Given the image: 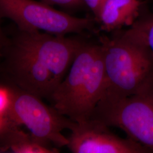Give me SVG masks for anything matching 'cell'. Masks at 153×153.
<instances>
[{"label":"cell","instance_id":"cell-1","mask_svg":"<svg viewBox=\"0 0 153 153\" xmlns=\"http://www.w3.org/2000/svg\"><path fill=\"white\" fill-rule=\"evenodd\" d=\"M0 58L8 84L41 99H51L85 43L81 39L13 28Z\"/></svg>","mask_w":153,"mask_h":153},{"label":"cell","instance_id":"cell-4","mask_svg":"<svg viewBox=\"0 0 153 153\" xmlns=\"http://www.w3.org/2000/svg\"><path fill=\"white\" fill-rule=\"evenodd\" d=\"M90 119L120 129L153 153V80L129 97L100 100Z\"/></svg>","mask_w":153,"mask_h":153},{"label":"cell","instance_id":"cell-7","mask_svg":"<svg viewBox=\"0 0 153 153\" xmlns=\"http://www.w3.org/2000/svg\"><path fill=\"white\" fill-rule=\"evenodd\" d=\"M66 146L73 153H150L130 138H123L100 121L90 119L76 123Z\"/></svg>","mask_w":153,"mask_h":153},{"label":"cell","instance_id":"cell-11","mask_svg":"<svg viewBox=\"0 0 153 153\" xmlns=\"http://www.w3.org/2000/svg\"><path fill=\"white\" fill-rule=\"evenodd\" d=\"M11 94L7 86H0V115L4 116L9 107Z\"/></svg>","mask_w":153,"mask_h":153},{"label":"cell","instance_id":"cell-12","mask_svg":"<svg viewBox=\"0 0 153 153\" xmlns=\"http://www.w3.org/2000/svg\"><path fill=\"white\" fill-rule=\"evenodd\" d=\"M83 1L85 5L88 6V7L93 12L96 19L98 16L99 12L104 0H83Z\"/></svg>","mask_w":153,"mask_h":153},{"label":"cell","instance_id":"cell-13","mask_svg":"<svg viewBox=\"0 0 153 153\" xmlns=\"http://www.w3.org/2000/svg\"><path fill=\"white\" fill-rule=\"evenodd\" d=\"M9 40L8 35L4 31L0 25V57L2 55L4 50Z\"/></svg>","mask_w":153,"mask_h":153},{"label":"cell","instance_id":"cell-3","mask_svg":"<svg viewBox=\"0 0 153 153\" xmlns=\"http://www.w3.org/2000/svg\"><path fill=\"white\" fill-rule=\"evenodd\" d=\"M115 33L111 38H100L106 78V88L101 99L104 100L133 95L153 80V55L150 50L120 30Z\"/></svg>","mask_w":153,"mask_h":153},{"label":"cell","instance_id":"cell-14","mask_svg":"<svg viewBox=\"0 0 153 153\" xmlns=\"http://www.w3.org/2000/svg\"><path fill=\"white\" fill-rule=\"evenodd\" d=\"M5 120L6 118L5 117L0 115V131L1 130V129L2 128L3 126L4 125Z\"/></svg>","mask_w":153,"mask_h":153},{"label":"cell","instance_id":"cell-2","mask_svg":"<svg viewBox=\"0 0 153 153\" xmlns=\"http://www.w3.org/2000/svg\"><path fill=\"white\" fill-rule=\"evenodd\" d=\"M105 88L101 44L85 42L50 99L61 114L79 123L91 118Z\"/></svg>","mask_w":153,"mask_h":153},{"label":"cell","instance_id":"cell-9","mask_svg":"<svg viewBox=\"0 0 153 153\" xmlns=\"http://www.w3.org/2000/svg\"><path fill=\"white\" fill-rule=\"evenodd\" d=\"M120 31L126 37L145 45L153 55V16L138 19L128 30Z\"/></svg>","mask_w":153,"mask_h":153},{"label":"cell","instance_id":"cell-5","mask_svg":"<svg viewBox=\"0 0 153 153\" xmlns=\"http://www.w3.org/2000/svg\"><path fill=\"white\" fill-rule=\"evenodd\" d=\"M11 94L9 107L4 117L18 125L26 126L39 141L57 148L66 146L68 138L62 131L71 130L76 122L49 107L42 99L15 86L8 84Z\"/></svg>","mask_w":153,"mask_h":153},{"label":"cell","instance_id":"cell-10","mask_svg":"<svg viewBox=\"0 0 153 153\" xmlns=\"http://www.w3.org/2000/svg\"><path fill=\"white\" fill-rule=\"evenodd\" d=\"M49 5L60 6L66 10L76 9L85 5L83 0H42Z\"/></svg>","mask_w":153,"mask_h":153},{"label":"cell","instance_id":"cell-6","mask_svg":"<svg viewBox=\"0 0 153 153\" xmlns=\"http://www.w3.org/2000/svg\"><path fill=\"white\" fill-rule=\"evenodd\" d=\"M2 18L11 19L22 30H43L59 36L90 31L95 23V19L72 16L35 0H0Z\"/></svg>","mask_w":153,"mask_h":153},{"label":"cell","instance_id":"cell-8","mask_svg":"<svg viewBox=\"0 0 153 153\" xmlns=\"http://www.w3.org/2000/svg\"><path fill=\"white\" fill-rule=\"evenodd\" d=\"M141 6L140 0H104L95 21L102 31L115 33L137 21Z\"/></svg>","mask_w":153,"mask_h":153}]
</instances>
